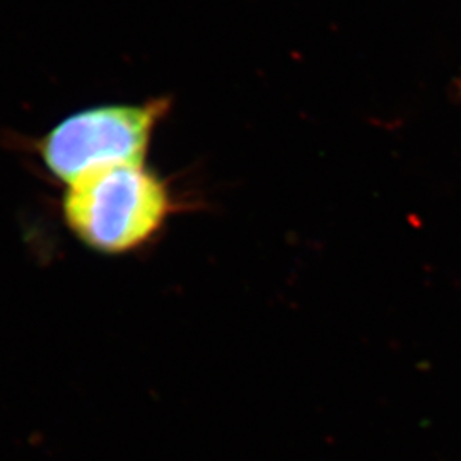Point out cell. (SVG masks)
<instances>
[{"label":"cell","mask_w":461,"mask_h":461,"mask_svg":"<svg viewBox=\"0 0 461 461\" xmlns=\"http://www.w3.org/2000/svg\"><path fill=\"white\" fill-rule=\"evenodd\" d=\"M167 110V99L86 108L40 137L36 154L67 186L116 166L144 165L152 133Z\"/></svg>","instance_id":"2"},{"label":"cell","mask_w":461,"mask_h":461,"mask_svg":"<svg viewBox=\"0 0 461 461\" xmlns=\"http://www.w3.org/2000/svg\"><path fill=\"white\" fill-rule=\"evenodd\" d=\"M166 183L144 165L116 166L67 186L62 217L93 251L122 255L146 245L166 222Z\"/></svg>","instance_id":"1"}]
</instances>
